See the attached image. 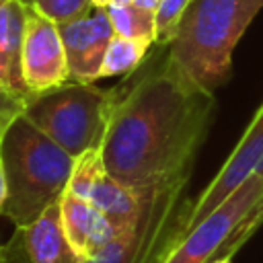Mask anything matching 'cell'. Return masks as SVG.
Listing matches in <instances>:
<instances>
[{"instance_id": "cell-22", "label": "cell", "mask_w": 263, "mask_h": 263, "mask_svg": "<svg viewBox=\"0 0 263 263\" xmlns=\"http://www.w3.org/2000/svg\"><path fill=\"white\" fill-rule=\"evenodd\" d=\"M111 4H119V6H123V4H134V0H111Z\"/></svg>"}, {"instance_id": "cell-18", "label": "cell", "mask_w": 263, "mask_h": 263, "mask_svg": "<svg viewBox=\"0 0 263 263\" xmlns=\"http://www.w3.org/2000/svg\"><path fill=\"white\" fill-rule=\"evenodd\" d=\"M23 111H25V101L18 99V97H14L12 92H8V90H4L0 86V138H2L4 129L18 115H23Z\"/></svg>"}, {"instance_id": "cell-13", "label": "cell", "mask_w": 263, "mask_h": 263, "mask_svg": "<svg viewBox=\"0 0 263 263\" xmlns=\"http://www.w3.org/2000/svg\"><path fill=\"white\" fill-rule=\"evenodd\" d=\"M27 6L23 0H0V86L14 97L27 99L31 90L23 78V41Z\"/></svg>"}, {"instance_id": "cell-21", "label": "cell", "mask_w": 263, "mask_h": 263, "mask_svg": "<svg viewBox=\"0 0 263 263\" xmlns=\"http://www.w3.org/2000/svg\"><path fill=\"white\" fill-rule=\"evenodd\" d=\"M92 6H99V8H107L111 4V0H90Z\"/></svg>"}, {"instance_id": "cell-5", "label": "cell", "mask_w": 263, "mask_h": 263, "mask_svg": "<svg viewBox=\"0 0 263 263\" xmlns=\"http://www.w3.org/2000/svg\"><path fill=\"white\" fill-rule=\"evenodd\" d=\"M121 84L101 88L95 82H66L27 99L23 115L74 158L101 148Z\"/></svg>"}, {"instance_id": "cell-24", "label": "cell", "mask_w": 263, "mask_h": 263, "mask_svg": "<svg viewBox=\"0 0 263 263\" xmlns=\"http://www.w3.org/2000/svg\"><path fill=\"white\" fill-rule=\"evenodd\" d=\"M0 249H2V242H0Z\"/></svg>"}, {"instance_id": "cell-7", "label": "cell", "mask_w": 263, "mask_h": 263, "mask_svg": "<svg viewBox=\"0 0 263 263\" xmlns=\"http://www.w3.org/2000/svg\"><path fill=\"white\" fill-rule=\"evenodd\" d=\"M66 189L101 210L117 230L125 228L136 218L142 203V189L119 183L107 171L101 148L88 150L76 158Z\"/></svg>"}, {"instance_id": "cell-12", "label": "cell", "mask_w": 263, "mask_h": 263, "mask_svg": "<svg viewBox=\"0 0 263 263\" xmlns=\"http://www.w3.org/2000/svg\"><path fill=\"white\" fill-rule=\"evenodd\" d=\"M60 216L64 234L82 261L97 255L117 234V228L101 210L68 189L60 197Z\"/></svg>"}, {"instance_id": "cell-4", "label": "cell", "mask_w": 263, "mask_h": 263, "mask_svg": "<svg viewBox=\"0 0 263 263\" xmlns=\"http://www.w3.org/2000/svg\"><path fill=\"white\" fill-rule=\"evenodd\" d=\"M191 173L144 187L136 218L97 255L82 263H164L177 240L185 234L191 197Z\"/></svg>"}, {"instance_id": "cell-20", "label": "cell", "mask_w": 263, "mask_h": 263, "mask_svg": "<svg viewBox=\"0 0 263 263\" xmlns=\"http://www.w3.org/2000/svg\"><path fill=\"white\" fill-rule=\"evenodd\" d=\"M4 199H6V185H4V175H2V166H0V216H2Z\"/></svg>"}, {"instance_id": "cell-2", "label": "cell", "mask_w": 263, "mask_h": 263, "mask_svg": "<svg viewBox=\"0 0 263 263\" xmlns=\"http://www.w3.org/2000/svg\"><path fill=\"white\" fill-rule=\"evenodd\" d=\"M76 158L18 115L0 138V166L6 185L2 216L14 226L39 218L64 195Z\"/></svg>"}, {"instance_id": "cell-9", "label": "cell", "mask_w": 263, "mask_h": 263, "mask_svg": "<svg viewBox=\"0 0 263 263\" xmlns=\"http://www.w3.org/2000/svg\"><path fill=\"white\" fill-rule=\"evenodd\" d=\"M23 78L31 95L70 82L66 49L58 23L29 6L23 41Z\"/></svg>"}, {"instance_id": "cell-19", "label": "cell", "mask_w": 263, "mask_h": 263, "mask_svg": "<svg viewBox=\"0 0 263 263\" xmlns=\"http://www.w3.org/2000/svg\"><path fill=\"white\" fill-rule=\"evenodd\" d=\"M158 2H160V0H134V4H136V6H140V8L148 10V12H156Z\"/></svg>"}, {"instance_id": "cell-6", "label": "cell", "mask_w": 263, "mask_h": 263, "mask_svg": "<svg viewBox=\"0 0 263 263\" xmlns=\"http://www.w3.org/2000/svg\"><path fill=\"white\" fill-rule=\"evenodd\" d=\"M263 224V175H253L189 228L164 263H212L232 257Z\"/></svg>"}, {"instance_id": "cell-14", "label": "cell", "mask_w": 263, "mask_h": 263, "mask_svg": "<svg viewBox=\"0 0 263 263\" xmlns=\"http://www.w3.org/2000/svg\"><path fill=\"white\" fill-rule=\"evenodd\" d=\"M115 35L156 45V16L136 4H109L107 6Z\"/></svg>"}, {"instance_id": "cell-3", "label": "cell", "mask_w": 263, "mask_h": 263, "mask_svg": "<svg viewBox=\"0 0 263 263\" xmlns=\"http://www.w3.org/2000/svg\"><path fill=\"white\" fill-rule=\"evenodd\" d=\"M263 8V0H189L166 45L168 60L214 92L232 70V49Z\"/></svg>"}, {"instance_id": "cell-15", "label": "cell", "mask_w": 263, "mask_h": 263, "mask_svg": "<svg viewBox=\"0 0 263 263\" xmlns=\"http://www.w3.org/2000/svg\"><path fill=\"white\" fill-rule=\"evenodd\" d=\"M150 47L152 45H148V43L113 35V39L107 45L103 64H101V78L127 76L132 72H136Z\"/></svg>"}, {"instance_id": "cell-8", "label": "cell", "mask_w": 263, "mask_h": 263, "mask_svg": "<svg viewBox=\"0 0 263 263\" xmlns=\"http://www.w3.org/2000/svg\"><path fill=\"white\" fill-rule=\"evenodd\" d=\"M253 175H263V105L257 109L232 154L220 166L210 185L191 201L185 232L216 210L230 193H234Z\"/></svg>"}, {"instance_id": "cell-23", "label": "cell", "mask_w": 263, "mask_h": 263, "mask_svg": "<svg viewBox=\"0 0 263 263\" xmlns=\"http://www.w3.org/2000/svg\"><path fill=\"white\" fill-rule=\"evenodd\" d=\"M212 263H232V257H224V259H216Z\"/></svg>"}, {"instance_id": "cell-10", "label": "cell", "mask_w": 263, "mask_h": 263, "mask_svg": "<svg viewBox=\"0 0 263 263\" xmlns=\"http://www.w3.org/2000/svg\"><path fill=\"white\" fill-rule=\"evenodd\" d=\"M58 29L66 49L70 80L97 82L107 45L115 35L107 8L90 6L82 14L58 23Z\"/></svg>"}, {"instance_id": "cell-11", "label": "cell", "mask_w": 263, "mask_h": 263, "mask_svg": "<svg viewBox=\"0 0 263 263\" xmlns=\"http://www.w3.org/2000/svg\"><path fill=\"white\" fill-rule=\"evenodd\" d=\"M0 263H82L64 234L60 201L33 222L14 226V234L2 242Z\"/></svg>"}, {"instance_id": "cell-1", "label": "cell", "mask_w": 263, "mask_h": 263, "mask_svg": "<svg viewBox=\"0 0 263 263\" xmlns=\"http://www.w3.org/2000/svg\"><path fill=\"white\" fill-rule=\"evenodd\" d=\"M214 92L187 78L168 55L121 84L101 154L107 171L132 189L191 173L212 113Z\"/></svg>"}, {"instance_id": "cell-17", "label": "cell", "mask_w": 263, "mask_h": 263, "mask_svg": "<svg viewBox=\"0 0 263 263\" xmlns=\"http://www.w3.org/2000/svg\"><path fill=\"white\" fill-rule=\"evenodd\" d=\"M23 2L29 8L49 16L55 23L70 21L92 6L90 0H23Z\"/></svg>"}, {"instance_id": "cell-16", "label": "cell", "mask_w": 263, "mask_h": 263, "mask_svg": "<svg viewBox=\"0 0 263 263\" xmlns=\"http://www.w3.org/2000/svg\"><path fill=\"white\" fill-rule=\"evenodd\" d=\"M189 0H160L154 12L156 16V45L166 47L175 35V29L181 21V14Z\"/></svg>"}]
</instances>
